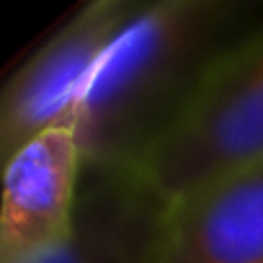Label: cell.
Listing matches in <instances>:
<instances>
[{
    "label": "cell",
    "instance_id": "6da1fadb",
    "mask_svg": "<svg viewBox=\"0 0 263 263\" xmlns=\"http://www.w3.org/2000/svg\"><path fill=\"white\" fill-rule=\"evenodd\" d=\"M253 13L237 0L137 3L75 111L83 165L137 173L212 62L258 21Z\"/></svg>",
    "mask_w": 263,
    "mask_h": 263
},
{
    "label": "cell",
    "instance_id": "7a4b0ae2",
    "mask_svg": "<svg viewBox=\"0 0 263 263\" xmlns=\"http://www.w3.org/2000/svg\"><path fill=\"white\" fill-rule=\"evenodd\" d=\"M263 163V18L206 70L199 88L137 168L153 196L171 201Z\"/></svg>",
    "mask_w": 263,
    "mask_h": 263
},
{
    "label": "cell",
    "instance_id": "3957f363",
    "mask_svg": "<svg viewBox=\"0 0 263 263\" xmlns=\"http://www.w3.org/2000/svg\"><path fill=\"white\" fill-rule=\"evenodd\" d=\"M140 0H93L70 13L8 78L0 96V155L75 121L85 85Z\"/></svg>",
    "mask_w": 263,
    "mask_h": 263
},
{
    "label": "cell",
    "instance_id": "277c9868",
    "mask_svg": "<svg viewBox=\"0 0 263 263\" xmlns=\"http://www.w3.org/2000/svg\"><path fill=\"white\" fill-rule=\"evenodd\" d=\"M3 165L0 263H31L72 230L83 176L75 121L44 129Z\"/></svg>",
    "mask_w": 263,
    "mask_h": 263
},
{
    "label": "cell",
    "instance_id": "5b68a950",
    "mask_svg": "<svg viewBox=\"0 0 263 263\" xmlns=\"http://www.w3.org/2000/svg\"><path fill=\"white\" fill-rule=\"evenodd\" d=\"M153 263H263V163L163 206Z\"/></svg>",
    "mask_w": 263,
    "mask_h": 263
},
{
    "label": "cell",
    "instance_id": "8992f818",
    "mask_svg": "<svg viewBox=\"0 0 263 263\" xmlns=\"http://www.w3.org/2000/svg\"><path fill=\"white\" fill-rule=\"evenodd\" d=\"M160 217L135 171L83 165L70 235L31 263H153Z\"/></svg>",
    "mask_w": 263,
    "mask_h": 263
}]
</instances>
